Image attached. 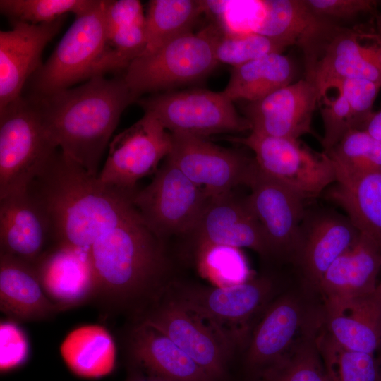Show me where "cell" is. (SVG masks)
Here are the masks:
<instances>
[{"mask_svg":"<svg viewBox=\"0 0 381 381\" xmlns=\"http://www.w3.org/2000/svg\"><path fill=\"white\" fill-rule=\"evenodd\" d=\"M33 267L45 294L61 311L94 299L95 278L87 250L54 246Z\"/></svg>","mask_w":381,"mask_h":381,"instance_id":"obj_23","label":"cell"},{"mask_svg":"<svg viewBox=\"0 0 381 381\" xmlns=\"http://www.w3.org/2000/svg\"><path fill=\"white\" fill-rule=\"evenodd\" d=\"M327 195L345 211L360 234L381 251V168L349 183H335Z\"/></svg>","mask_w":381,"mask_h":381,"instance_id":"obj_29","label":"cell"},{"mask_svg":"<svg viewBox=\"0 0 381 381\" xmlns=\"http://www.w3.org/2000/svg\"><path fill=\"white\" fill-rule=\"evenodd\" d=\"M106 1L76 16L47 61L32 75V94L43 96L95 76L106 45Z\"/></svg>","mask_w":381,"mask_h":381,"instance_id":"obj_9","label":"cell"},{"mask_svg":"<svg viewBox=\"0 0 381 381\" xmlns=\"http://www.w3.org/2000/svg\"><path fill=\"white\" fill-rule=\"evenodd\" d=\"M307 7L325 19H351L359 14L372 13L377 1L373 0H304Z\"/></svg>","mask_w":381,"mask_h":381,"instance_id":"obj_42","label":"cell"},{"mask_svg":"<svg viewBox=\"0 0 381 381\" xmlns=\"http://www.w3.org/2000/svg\"><path fill=\"white\" fill-rule=\"evenodd\" d=\"M0 368L6 372L23 365L29 355L27 337L17 322L8 320L0 325Z\"/></svg>","mask_w":381,"mask_h":381,"instance_id":"obj_41","label":"cell"},{"mask_svg":"<svg viewBox=\"0 0 381 381\" xmlns=\"http://www.w3.org/2000/svg\"><path fill=\"white\" fill-rule=\"evenodd\" d=\"M322 310L308 307L294 293L277 296L254 327L244 349L243 368L250 381L287 356L322 326Z\"/></svg>","mask_w":381,"mask_h":381,"instance_id":"obj_8","label":"cell"},{"mask_svg":"<svg viewBox=\"0 0 381 381\" xmlns=\"http://www.w3.org/2000/svg\"><path fill=\"white\" fill-rule=\"evenodd\" d=\"M224 32L210 24L200 31L181 35L155 52L135 59L123 78L137 98L199 80L217 65L215 48Z\"/></svg>","mask_w":381,"mask_h":381,"instance_id":"obj_6","label":"cell"},{"mask_svg":"<svg viewBox=\"0 0 381 381\" xmlns=\"http://www.w3.org/2000/svg\"><path fill=\"white\" fill-rule=\"evenodd\" d=\"M129 372L130 375L128 377L126 381H167L155 377H151L134 371Z\"/></svg>","mask_w":381,"mask_h":381,"instance_id":"obj_45","label":"cell"},{"mask_svg":"<svg viewBox=\"0 0 381 381\" xmlns=\"http://www.w3.org/2000/svg\"><path fill=\"white\" fill-rule=\"evenodd\" d=\"M381 269V251L368 238H359L322 276L317 290L324 300H351L373 295Z\"/></svg>","mask_w":381,"mask_h":381,"instance_id":"obj_24","label":"cell"},{"mask_svg":"<svg viewBox=\"0 0 381 381\" xmlns=\"http://www.w3.org/2000/svg\"><path fill=\"white\" fill-rule=\"evenodd\" d=\"M98 179L106 184L135 190L138 180L154 172L169 155L171 134L150 113L118 134L109 143Z\"/></svg>","mask_w":381,"mask_h":381,"instance_id":"obj_15","label":"cell"},{"mask_svg":"<svg viewBox=\"0 0 381 381\" xmlns=\"http://www.w3.org/2000/svg\"><path fill=\"white\" fill-rule=\"evenodd\" d=\"M167 287L131 318V321L160 331L189 356L213 381H226L234 353L203 321L181 305Z\"/></svg>","mask_w":381,"mask_h":381,"instance_id":"obj_11","label":"cell"},{"mask_svg":"<svg viewBox=\"0 0 381 381\" xmlns=\"http://www.w3.org/2000/svg\"><path fill=\"white\" fill-rule=\"evenodd\" d=\"M229 140L246 145L255 155L259 169L304 199L316 198L336 182L332 162L326 152H316L298 139L252 132Z\"/></svg>","mask_w":381,"mask_h":381,"instance_id":"obj_12","label":"cell"},{"mask_svg":"<svg viewBox=\"0 0 381 381\" xmlns=\"http://www.w3.org/2000/svg\"><path fill=\"white\" fill-rule=\"evenodd\" d=\"M291 60L282 53H271L233 67L222 92L232 102H253L289 85L294 75Z\"/></svg>","mask_w":381,"mask_h":381,"instance_id":"obj_31","label":"cell"},{"mask_svg":"<svg viewBox=\"0 0 381 381\" xmlns=\"http://www.w3.org/2000/svg\"><path fill=\"white\" fill-rule=\"evenodd\" d=\"M195 254L200 271L217 281L219 286L238 284L250 278L246 261L238 248L209 246Z\"/></svg>","mask_w":381,"mask_h":381,"instance_id":"obj_38","label":"cell"},{"mask_svg":"<svg viewBox=\"0 0 381 381\" xmlns=\"http://www.w3.org/2000/svg\"><path fill=\"white\" fill-rule=\"evenodd\" d=\"M319 330L266 370L258 381H329L316 344Z\"/></svg>","mask_w":381,"mask_h":381,"instance_id":"obj_35","label":"cell"},{"mask_svg":"<svg viewBox=\"0 0 381 381\" xmlns=\"http://www.w3.org/2000/svg\"><path fill=\"white\" fill-rule=\"evenodd\" d=\"M184 308L203 321L234 353L244 350L261 316L279 294L270 276L236 284L207 286L174 280L167 287Z\"/></svg>","mask_w":381,"mask_h":381,"instance_id":"obj_4","label":"cell"},{"mask_svg":"<svg viewBox=\"0 0 381 381\" xmlns=\"http://www.w3.org/2000/svg\"><path fill=\"white\" fill-rule=\"evenodd\" d=\"M57 149L30 96L1 109L0 199L26 191Z\"/></svg>","mask_w":381,"mask_h":381,"instance_id":"obj_5","label":"cell"},{"mask_svg":"<svg viewBox=\"0 0 381 381\" xmlns=\"http://www.w3.org/2000/svg\"><path fill=\"white\" fill-rule=\"evenodd\" d=\"M106 45L95 76L126 69L146 46L145 15L138 0H107Z\"/></svg>","mask_w":381,"mask_h":381,"instance_id":"obj_27","label":"cell"},{"mask_svg":"<svg viewBox=\"0 0 381 381\" xmlns=\"http://www.w3.org/2000/svg\"><path fill=\"white\" fill-rule=\"evenodd\" d=\"M262 14L254 32L271 38L286 48L306 47L330 21L307 7L304 0L261 1Z\"/></svg>","mask_w":381,"mask_h":381,"instance_id":"obj_28","label":"cell"},{"mask_svg":"<svg viewBox=\"0 0 381 381\" xmlns=\"http://www.w3.org/2000/svg\"><path fill=\"white\" fill-rule=\"evenodd\" d=\"M145 112L155 116L169 133L207 135L251 130L222 92L207 90L169 92L138 99Z\"/></svg>","mask_w":381,"mask_h":381,"instance_id":"obj_13","label":"cell"},{"mask_svg":"<svg viewBox=\"0 0 381 381\" xmlns=\"http://www.w3.org/2000/svg\"><path fill=\"white\" fill-rule=\"evenodd\" d=\"M30 97L58 148L95 176L122 112L137 101L123 76H95L76 87Z\"/></svg>","mask_w":381,"mask_h":381,"instance_id":"obj_3","label":"cell"},{"mask_svg":"<svg viewBox=\"0 0 381 381\" xmlns=\"http://www.w3.org/2000/svg\"><path fill=\"white\" fill-rule=\"evenodd\" d=\"M320 107L324 125L322 145L324 152L333 148L352 129H358L355 117L345 98L338 92L333 97L322 96Z\"/></svg>","mask_w":381,"mask_h":381,"instance_id":"obj_40","label":"cell"},{"mask_svg":"<svg viewBox=\"0 0 381 381\" xmlns=\"http://www.w3.org/2000/svg\"><path fill=\"white\" fill-rule=\"evenodd\" d=\"M248 186L247 202L265 233L272 257L293 262L306 199L265 174L258 164Z\"/></svg>","mask_w":381,"mask_h":381,"instance_id":"obj_16","label":"cell"},{"mask_svg":"<svg viewBox=\"0 0 381 381\" xmlns=\"http://www.w3.org/2000/svg\"><path fill=\"white\" fill-rule=\"evenodd\" d=\"M373 295L351 300L325 301L324 329L341 346L372 354L379 349L381 310Z\"/></svg>","mask_w":381,"mask_h":381,"instance_id":"obj_26","label":"cell"},{"mask_svg":"<svg viewBox=\"0 0 381 381\" xmlns=\"http://www.w3.org/2000/svg\"><path fill=\"white\" fill-rule=\"evenodd\" d=\"M331 88H335L348 102L358 129L363 130L375 111L373 107L381 87L361 78H344L329 82L321 90L320 98Z\"/></svg>","mask_w":381,"mask_h":381,"instance_id":"obj_39","label":"cell"},{"mask_svg":"<svg viewBox=\"0 0 381 381\" xmlns=\"http://www.w3.org/2000/svg\"><path fill=\"white\" fill-rule=\"evenodd\" d=\"M195 253L209 246L251 249L264 258H272L265 233L246 198L233 193L208 197L199 219L189 234Z\"/></svg>","mask_w":381,"mask_h":381,"instance_id":"obj_17","label":"cell"},{"mask_svg":"<svg viewBox=\"0 0 381 381\" xmlns=\"http://www.w3.org/2000/svg\"><path fill=\"white\" fill-rule=\"evenodd\" d=\"M203 12L202 1H150L145 14L146 46L141 56L149 54L167 42L192 31V27Z\"/></svg>","mask_w":381,"mask_h":381,"instance_id":"obj_32","label":"cell"},{"mask_svg":"<svg viewBox=\"0 0 381 381\" xmlns=\"http://www.w3.org/2000/svg\"><path fill=\"white\" fill-rule=\"evenodd\" d=\"M377 352H378V356L376 358H377V361L378 364L380 381H381V345Z\"/></svg>","mask_w":381,"mask_h":381,"instance_id":"obj_48","label":"cell"},{"mask_svg":"<svg viewBox=\"0 0 381 381\" xmlns=\"http://www.w3.org/2000/svg\"><path fill=\"white\" fill-rule=\"evenodd\" d=\"M69 369L85 378H98L112 372L116 347L109 332L99 325L80 326L71 331L60 346Z\"/></svg>","mask_w":381,"mask_h":381,"instance_id":"obj_30","label":"cell"},{"mask_svg":"<svg viewBox=\"0 0 381 381\" xmlns=\"http://www.w3.org/2000/svg\"><path fill=\"white\" fill-rule=\"evenodd\" d=\"M94 299L104 315H135L174 280L164 241L138 216L98 238L87 250Z\"/></svg>","mask_w":381,"mask_h":381,"instance_id":"obj_2","label":"cell"},{"mask_svg":"<svg viewBox=\"0 0 381 381\" xmlns=\"http://www.w3.org/2000/svg\"><path fill=\"white\" fill-rule=\"evenodd\" d=\"M54 246L49 217L28 190L0 199V253L33 266Z\"/></svg>","mask_w":381,"mask_h":381,"instance_id":"obj_22","label":"cell"},{"mask_svg":"<svg viewBox=\"0 0 381 381\" xmlns=\"http://www.w3.org/2000/svg\"><path fill=\"white\" fill-rule=\"evenodd\" d=\"M373 296H374V298L375 301L377 302L378 306L380 307L381 310V281L377 284L375 292Z\"/></svg>","mask_w":381,"mask_h":381,"instance_id":"obj_46","label":"cell"},{"mask_svg":"<svg viewBox=\"0 0 381 381\" xmlns=\"http://www.w3.org/2000/svg\"><path fill=\"white\" fill-rule=\"evenodd\" d=\"M335 183L344 184L381 168V141L364 130L352 129L329 151Z\"/></svg>","mask_w":381,"mask_h":381,"instance_id":"obj_33","label":"cell"},{"mask_svg":"<svg viewBox=\"0 0 381 381\" xmlns=\"http://www.w3.org/2000/svg\"><path fill=\"white\" fill-rule=\"evenodd\" d=\"M97 0H1L0 10L12 22L37 25L53 22L68 13L78 16Z\"/></svg>","mask_w":381,"mask_h":381,"instance_id":"obj_36","label":"cell"},{"mask_svg":"<svg viewBox=\"0 0 381 381\" xmlns=\"http://www.w3.org/2000/svg\"><path fill=\"white\" fill-rule=\"evenodd\" d=\"M316 344L329 381H380L375 354L341 346L323 325L317 334Z\"/></svg>","mask_w":381,"mask_h":381,"instance_id":"obj_34","label":"cell"},{"mask_svg":"<svg viewBox=\"0 0 381 381\" xmlns=\"http://www.w3.org/2000/svg\"><path fill=\"white\" fill-rule=\"evenodd\" d=\"M204 12L208 11L212 15L224 17L229 5L226 1H202Z\"/></svg>","mask_w":381,"mask_h":381,"instance_id":"obj_44","label":"cell"},{"mask_svg":"<svg viewBox=\"0 0 381 381\" xmlns=\"http://www.w3.org/2000/svg\"><path fill=\"white\" fill-rule=\"evenodd\" d=\"M303 52L305 79L315 85L319 97L329 82L344 78L365 79L381 87V37L377 31L349 29L329 21Z\"/></svg>","mask_w":381,"mask_h":381,"instance_id":"obj_7","label":"cell"},{"mask_svg":"<svg viewBox=\"0 0 381 381\" xmlns=\"http://www.w3.org/2000/svg\"><path fill=\"white\" fill-rule=\"evenodd\" d=\"M167 157L207 197L226 194L248 183L257 167L255 158L218 146L203 137L171 133Z\"/></svg>","mask_w":381,"mask_h":381,"instance_id":"obj_14","label":"cell"},{"mask_svg":"<svg viewBox=\"0 0 381 381\" xmlns=\"http://www.w3.org/2000/svg\"><path fill=\"white\" fill-rule=\"evenodd\" d=\"M286 47L257 32L223 33L217 41V63L236 67L271 53H282Z\"/></svg>","mask_w":381,"mask_h":381,"instance_id":"obj_37","label":"cell"},{"mask_svg":"<svg viewBox=\"0 0 381 381\" xmlns=\"http://www.w3.org/2000/svg\"><path fill=\"white\" fill-rule=\"evenodd\" d=\"M0 309L16 322L46 320L61 311L45 294L32 265L1 253Z\"/></svg>","mask_w":381,"mask_h":381,"instance_id":"obj_25","label":"cell"},{"mask_svg":"<svg viewBox=\"0 0 381 381\" xmlns=\"http://www.w3.org/2000/svg\"><path fill=\"white\" fill-rule=\"evenodd\" d=\"M123 337L129 371L167 381H213L167 335L131 321Z\"/></svg>","mask_w":381,"mask_h":381,"instance_id":"obj_21","label":"cell"},{"mask_svg":"<svg viewBox=\"0 0 381 381\" xmlns=\"http://www.w3.org/2000/svg\"><path fill=\"white\" fill-rule=\"evenodd\" d=\"M27 190L45 210L56 246L87 250L102 235L140 216L135 190L101 182L61 150Z\"/></svg>","mask_w":381,"mask_h":381,"instance_id":"obj_1","label":"cell"},{"mask_svg":"<svg viewBox=\"0 0 381 381\" xmlns=\"http://www.w3.org/2000/svg\"><path fill=\"white\" fill-rule=\"evenodd\" d=\"M66 16L37 25L12 22V29L0 32V110L20 98L27 80L42 65L48 42L64 24Z\"/></svg>","mask_w":381,"mask_h":381,"instance_id":"obj_20","label":"cell"},{"mask_svg":"<svg viewBox=\"0 0 381 381\" xmlns=\"http://www.w3.org/2000/svg\"><path fill=\"white\" fill-rule=\"evenodd\" d=\"M363 130L376 140L381 141V109L373 113Z\"/></svg>","mask_w":381,"mask_h":381,"instance_id":"obj_43","label":"cell"},{"mask_svg":"<svg viewBox=\"0 0 381 381\" xmlns=\"http://www.w3.org/2000/svg\"><path fill=\"white\" fill-rule=\"evenodd\" d=\"M360 235L346 216L332 211H306L293 263L308 285L317 289L325 271L356 243Z\"/></svg>","mask_w":381,"mask_h":381,"instance_id":"obj_18","label":"cell"},{"mask_svg":"<svg viewBox=\"0 0 381 381\" xmlns=\"http://www.w3.org/2000/svg\"><path fill=\"white\" fill-rule=\"evenodd\" d=\"M377 32L381 37V13L377 16Z\"/></svg>","mask_w":381,"mask_h":381,"instance_id":"obj_47","label":"cell"},{"mask_svg":"<svg viewBox=\"0 0 381 381\" xmlns=\"http://www.w3.org/2000/svg\"><path fill=\"white\" fill-rule=\"evenodd\" d=\"M208 197L167 157L152 182L135 193L133 202L145 224L164 241L189 235Z\"/></svg>","mask_w":381,"mask_h":381,"instance_id":"obj_10","label":"cell"},{"mask_svg":"<svg viewBox=\"0 0 381 381\" xmlns=\"http://www.w3.org/2000/svg\"><path fill=\"white\" fill-rule=\"evenodd\" d=\"M319 98L315 85L304 79L248 102L243 113L252 132L298 139L313 133L312 118Z\"/></svg>","mask_w":381,"mask_h":381,"instance_id":"obj_19","label":"cell"}]
</instances>
